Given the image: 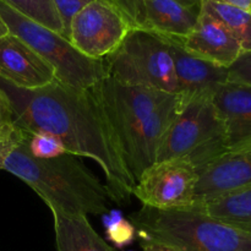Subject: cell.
Instances as JSON below:
<instances>
[{
    "label": "cell",
    "instance_id": "obj_1",
    "mask_svg": "<svg viewBox=\"0 0 251 251\" xmlns=\"http://www.w3.org/2000/svg\"><path fill=\"white\" fill-rule=\"evenodd\" d=\"M17 125L28 134L55 136L68 153L91 158L100 167L115 202H129L135 186L100 102L91 90H76L54 80L39 88H21L0 77Z\"/></svg>",
    "mask_w": 251,
    "mask_h": 251
},
{
    "label": "cell",
    "instance_id": "obj_2",
    "mask_svg": "<svg viewBox=\"0 0 251 251\" xmlns=\"http://www.w3.org/2000/svg\"><path fill=\"white\" fill-rule=\"evenodd\" d=\"M91 91L104 112L125 167L136 183L156 163L164 136L181 108L180 96L125 85L109 76Z\"/></svg>",
    "mask_w": 251,
    "mask_h": 251
},
{
    "label": "cell",
    "instance_id": "obj_3",
    "mask_svg": "<svg viewBox=\"0 0 251 251\" xmlns=\"http://www.w3.org/2000/svg\"><path fill=\"white\" fill-rule=\"evenodd\" d=\"M22 140L2 162L1 169L26 183L46 202L66 215H104L110 210L112 196L107 186L78 157L64 153L55 158L32 156L28 139Z\"/></svg>",
    "mask_w": 251,
    "mask_h": 251
},
{
    "label": "cell",
    "instance_id": "obj_4",
    "mask_svg": "<svg viewBox=\"0 0 251 251\" xmlns=\"http://www.w3.org/2000/svg\"><path fill=\"white\" fill-rule=\"evenodd\" d=\"M142 242L174 251H251V233L218 221L199 207L157 210L142 206L131 216Z\"/></svg>",
    "mask_w": 251,
    "mask_h": 251
},
{
    "label": "cell",
    "instance_id": "obj_5",
    "mask_svg": "<svg viewBox=\"0 0 251 251\" xmlns=\"http://www.w3.org/2000/svg\"><path fill=\"white\" fill-rule=\"evenodd\" d=\"M0 16L9 32L33 49L53 68L56 80L76 90H91L107 76L104 59H91L77 50L69 39L0 0Z\"/></svg>",
    "mask_w": 251,
    "mask_h": 251
},
{
    "label": "cell",
    "instance_id": "obj_6",
    "mask_svg": "<svg viewBox=\"0 0 251 251\" xmlns=\"http://www.w3.org/2000/svg\"><path fill=\"white\" fill-rule=\"evenodd\" d=\"M228 152L227 136L212 98L181 100V108L159 147L156 162L188 158L200 173Z\"/></svg>",
    "mask_w": 251,
    "mask_h": 251
},
{
    "label": "cell",
    "instance_id": "obj_7",
    "mask_svg": "<svg viewBox=\"0 0 251 251\" xmlns=\"http://www.w3.org/2000/svg\"><path fill=\"white\" fill-rule=\"evenodd\" d=\"M104 63L107 76L118 82L178 95L174 61L163 34L130 29Z\"/></svg>",
    "mask_w": 251,
    "mask_h": 251
},
{
    "label": "cell",
    "instance_id": "obj_8",
    "mask_svg": "<svg viewBox=\"0 0 251 251\" xmlns=\"http://www.w3.org/2000/svg\"><path fill=\"white\" fill-rule=\"evenodd\" d=\"M199 173L188 158L156 162L135 183L132 195L157 210H189L196 206Z\"/></svg>",
    "mask_w": 251,
    "mask_h": 251
},
{
    "label": "cell",
    "instance_id": "obj_9",
    "mask_svg": "<svg viewBox=\"0 0 251 251\" xmlns=\"http://www.w3.org/2000/svg\"><path fill=\"white\" fill-rule=\"evenodd\" d=\"M130 26L109 0H95L71 19L69 41L83 55L103 60L122 44Z\"/></svg>",
    "mask_w": 251,
    "mask_h": 251
},
{
    "label": "cell",
    "instance_id": "obj_10",
    "mask_svg": "<svg viewBox=\"0 0 251 251\" xmlns=\"http://www.w3.org/2000/svg\"><path fill=\"white\" fill-rule=\"evenodd\" d=\"M131 29L184 38L195 26L200 7H185L176 0H109Z\"/></svg>",
    "mask_w": 251,
    "mask_h": 251
},
{
    "label": "cell",
    "instance_id": "obj_11",
    "mask_svg": "<svg viewBox=\"0 0 251 251\" xmlns=\"http://www.w3.org/2000/svg\"><path fill=\"white\" fill-rule=\"evenodd\" d=\"M174 61L178 95L181 100L212 98L228 81V69L201 59L186 50L180 37L166 36Z\"/></svg>",
    "mask_w": 251,
    "mask_h": 251
},
{
    "label": "cell",
    "instance_id": "obj_12",
    "mask_svg": "<svg viewBox=\"0 0 251 251\" xmlns=\"http://www.w3.org/2000/svg\"><path fill=\"white\" fill-rule=\"evenodd\" d=\"M181 42L184 48L194 55L227 69L243 53L239 42L228 27L202 7L195 26Z\"/></svg>",
    "mask_w": 251,
    "mask_h": 251
},
{
    "label": "cell",
    "instance_id": "obj_13",
    "mask_svg": "<svg viewBox=\"0 0 251 251\" xmlns=\"http://www.w3.org/2000/svg\"><path fill=\"white\" fill-rule=\"evenodd\" d=\"M0 77L28 90L43 87L56 80L53 68L11 33L0 41Z\"/></svg>",
    "mask_w": 251,
    "mask_h": 251
},
{
    "label": "cell",
    "instance_id": "obj_14",
    "mask_svg": "<svg viewBox=\"0 0 251 251\" xmlns=\"http://www.w3.org/2000/svg\"><path fill=\"white\" fill-rule=\"evenodd\" d=\"M250 185L251 147L227 152L199 173L196 206Z\"/></svg>",
    "mask_w": 251,
    "mask_h": 251
},
{
    "label": "cell",
    "instance_id": "obj_15",
    "mask_svg": "<svg viewBox=\"0 0 251 251\" xmlns=\"http://www.w3.org/2000/svg\"><path fill=\"white\" fill-rule=\"evenodd\" d=\"M212 102L225 126L228 152L251 147V86L227 81Z\"/></svg>",
    "mask_w": 251,
    "mask_h": 251
},
{
    "label": "cell",
    "instance_id": "obj_16",
    "mask_svg": "<svg viewBox=\"0 0 251 251\" xmlns=\"http://www.w3.org/2000/svg\"><path fill=\"white\" fill-rule=\"evenodd\" d=\"M56 251H115L96 232L85 216L66 215L50 208Z\"/></svg>",
    "mask_w": 251,
    "mask_h": 251
},
{
    "label": "cell",
    "instance_id": "obj_17",
    "mask_svg": "<svg viewBox=\"0 0 251 251\" xmlns=\"http://www.w3.org/2000/svg\"><path fill=\"white\" fill-rule=\"evenodd\" d=\"M211 217L251 233V185L196 206Z\"/></svg>",
    "mask_w": 251,
    "mask_h": 251
},
{
    "label": "cell",
    "instance_id": "obj_18",
    "mask_svg": "<svg viewBox=\"0 0 251 251\" xmlns=\"http://www.w3.org/2000/svg\"><path fill=\"white\" fill-rule=\"evenodd\" d=\"M200 7L210 12L228 27L244 51H251V11L220 2L201 0Z\"/></svg>",
    "mask_w": 251,
    "mask_h": 251
},
{
    "label": "cell",
    "instance_id": "obj_19",
    "mask_svg": "<svg viewBox=\"0 0 251 251\" xmlns=\"http://www.w3.org/2000/svg\"><path fill=\"white\" fill-rule=\"evenodd\" d=\"M32 21L64 36L63 21L53 0H2Z\"/></svg>",
    "mask_w": 251,
    "mask_h": 251
},
{
    "label": "cell",
    "instance_id": "obj_20",
    "mask_svg": "<svg viewBox=\"0 0 251 251\" xmlns=\"http://www.w3.org/2000/svg\"><path fill=\"white\" fill-rule=\"evenodd\" d=\"M28 150L32 156L41 159L55 158L66 153L60 140L46 132L32 134L28 139Z\"/></svg>",
    "mask_w": 251,
    "mask_h": 251
},
{
    "label": "cell",
    "instance_id": "obj_21",
    "mask_svg": "<svg viewBox=\"0 0 251 251\" xmlns=\"http://www.w3.org/2000/svg\"><path fill=\"white\" fill-rule=\"evenodd\" d=\"M26 134L27 131L17 125L10 102L0 91V145L21 139Z\"/></svg>",
    "mask_w": 251,
    "mask_h": 251
},
{
    "label": "cell",
    "instance_id": "obj_22",
    "mask_svg": "<svg viewBox=\"0 0 251 251\" xmlns=\"http://www.w3.org/2000/svg\"><path fill=\"white\" fill-rule=\"evenodd\" d=\"M136 228L126 220H118L107 228V237L115 247L123 248L131 244L135 239Z\"/></svg>",
    "mask_w": 251,
    "mask_h": 251
},
{
    "label": "cell",
    "instance_id": "obj_23",
    "mask_svg": "<svg viewBox=\"0 0 251 251\" xmlns=\"http://www.w3.org/2000/svg\"><path fill=\"white\" fill-rule=\"evenodd\" d=\"M58 10L60 19L64 26V36L69 39V27H70L71 19L80 11L82 7L95 0H53Z\"/></svg>",
    "mask_w": 251,
    "mask_h": 251
},
{
    "label": "cell",
    "instance_id": "obj_24",
    "mask_svg": "<svg viewBox=\"0 0 251 251\" xmlns=\"http://www.w3.org/2000/svg\"><path fill=\"white\" fill-rule=\"evenodd\" d=\"M228 81L251 86V51H244L228 68Z\"/></svg>",
    "mask_w": 251,
    "mask_h": 251
},
{
    "label": "cell",
    "instance_id": "obj_25",
    "mask_svg": "<svg viewBox=\"0 0 251 251\" xmlns=\"http://www.w3.org/2000/svg\"><path fill=\"white\" fill-rule=\"evenodd\" d=\"M28 135H31V134H28V132H27V134L25 135L24 137H21V139L15 140V141L6 142V144H1V145H0V169H1V167H2V162H4V159H5V158H6L7 154H9L10 152H11L12 150H14L15 147H16L17 145H19L20 142L22 141V140L26 139V137L28 136Z\"/></svg>",
    "mask_w": 251,
    "mask_h": 251
},
{
    "label": "cell",
    "instance_id": "obj_26",
    "mask_svg": "<svg viewBox=\"0 0 251 251\" xmlns=\"http://www.w3.org/2000/svg\"><path fill=\"white\" fill-rule=\"evenodd\" d=\"M210 1L220 2V4L229 5V6L251 11V0H210Z\"/></svg>",
    "mask_w": 251,
    "mask_h": 251
},
{
    "label": "cell",
    "instance_id": "obj_27",
    "mask_svg": "<svg viewBox=\"0 0 251 251\" xmlns=\"http://www.w3.org/2000/svg\"><path fill=\"white\" fill-rule=\"evenodd\" d=\"M142 251H174L169 247L153 242H142Z\"/></svg>",
    "mask_w": 251,
    "mask_h": 251
},
{
    "label": "cell",
    "instance_id": "obj_28",
    "mask_svg": "<svg viewBox=\"0 0 251 251\" xmlns=\"http://www.w3.org/2000/svg\"><path fill=\"white\" fill-rule=\"evenodd\" d=\"M176 1L185 7H200L201 5V0H176Z\"/></svg>",
    "mask_w": 251,
    "mask_h": 251
},
{
    "label": "cell",
    "instance_id": "obj_29",
    "mask_svg": "<svg viewBox=\"0 0 251 251\" xmlns=\"http://www.w3.org/2000/svg\"><path fill=\"white\" fill-rule=\"evenodd\" d=\"M9 33H10L9 28H7V26L5 25L4 20L1 19V16H0V41H1L4 37H6Z\"/></svg>",
    "mask_w": 251,
    "mask_h": 251
}]
</instances>
